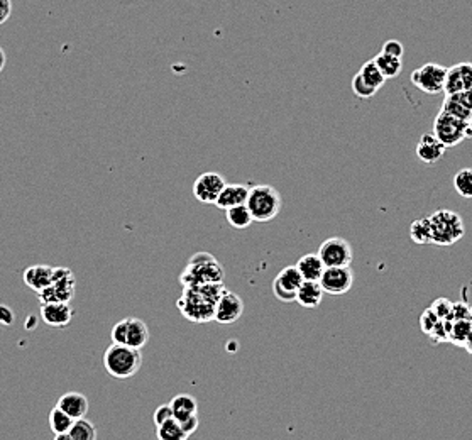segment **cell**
Returning a JSON list of instances; mask_svg holds the SVG:
<instances>
[{
  "label": "cell",
  "mask_w": 472,
  "mask_h": 440,
  "mask_svg": "<svg viewBox=\"0 0 472 440\" xmlns=\"http://www.w3.org/2000/svg\"><path fill=\"white\" fill-rule=\"evenodd\" d=\"M226 288L222 283H207V285L185 288V293L178 300V309L186 319L194 322H209L215 320V306Z\"/></svg>",
  "instance_id": "6da1fadb"
},
{
  "label": "cell",
  "mask_w": 472,
  "mask_h": 440,
  "mask_svg": "<svg viewBox=\"0 0 472 440\" xmlns=\"http://www.w3.org/2000/svg\"><path fill=\"white\" fill-rule=\"evenodd\" d=\"M104 366L112 378L129 379L143 366V354L141 349L112 342L104 354Z\"/></svg>",
  "instance_id": "7a4b0ae2"
},
{
  "label": "cell",
  "mask_w": 472,
  "mask_h": 440,
  "mask_svg": "<svg viewBox=\"0 0 472 440\" xmlns=\"http://www.w3.org/2000/svg\"><path fill=\"white\" fill-rule=\"evenodd\" d=\"M224 269L212 254L199 253L191 256L190 264L181 274V281L185 288L207 285V283H222Z\"/></svg>",
  "instance_id": "3957f363"
},
{
  "label": "cell",
  "mask_w": 472,
  "mask_h": 440,
  "mask_svg": "<svg viewBox=\"0 0 472 440\" xmlns=\"http://www.w3.org/2000/svg\"><path fill=\"white\" fill-rule=\"evenodd\" d=\"M246 205L253 214L254 222H269L278 217L283 207V199L274 186L256 185L251 188Z\"/></svg>",
  "instance_id": "277c9868"
},
{
  "label": "cell",
  "mask_w": 472,
  "mask_h": 440,
  "mask_svg": "<svg viewBox=\"0 0 472 440\" xmlns=\"http://www.w3.org/2000/svg\"><path fill=\"white\" fill-rule=\"evenodd\" d=\"M432 224V239L437 246H452L459 242L466 234L464 220L453 210H437L430 215Z\"/></svg>",
  "instance_id": "5b68a950"
},
{
  "label": "cell",
  "mask_w": 472,
  "mask_h": 440,
  "mask_svg": "<svg viewBox=\"0 0 472 440\" xmlns=\"http://www.w3.org/2000/svg\"><path fill=\"white\" fill-rule=\"evenodd\" d=\"M433 134L446 148H456L464 139L472 137V122H464L440 110L433 122Z\"/></svg>",
  "instance_id": "8992f818"
},
{
  "label": "cell",
  "mask_w": 472,
  "mask_h": 440,
  "mask_svg": "<svg viewBox=\"0 0 472 440\" xmlns=\"http://www.w3.org/2000/svg\"><path fill=\"white\" fill-rule=\"evenodd\" d=\"M447 70V66L437 65V63H427V65L416 68V70L411 73V84L423 91V94H442L443 86H446Z\"/></svg>",
  "instance_id": "52a82bcc"
},
{
  "label": "cell",
  "mask_w": 472,
  "mask_h": 440,
  "mask_svg": "<svg viewBox=\"0 0 472 440\" xmlns=\"http://www.w3.org/2000/svg\"><path fill=\"white\" fill-rule=\"evenodd\" d=\"M38 295L41 305L53 301H70L75 295V276L68 268H54L53 283Z\"/></svg>",
  "instance_id": "ba28073f"
},
{
  "label": "cell",
  "mask_w": 472,
  "mask_h": 440,
  "mask_svg": "<svg viewBox=\"0 0 472 440\" xmlns=\"http://www.w3.org/2000/svg\"><path fill=\"white\" fill-rule=\"evenodd\" d=\"M318 256L322 258L325 268H342V266H351L354 259V251L349 241L342 237H330L322 242Z\"/></svg>",
  "instance_id": "9c48e42d"
},
{
  "label": "cell",
  "mask_w": 472,
  "mask_h": 440,
  "mask_svg": "<svg viewBox=\"0 0 472 440\" xmlns=\"http://www.w3.org/2000/svg\"><path fill=\"white\" fill-rule=\"evenodd\" d=\"M303 276L298 271L296 266H288L281 269L273 281V293L281 301H296V293L303 285Z\"/></svg>",
  "instance_id": "30bf717a"
},
{
  "label": "cell",
  "mask_w": 472,
  "mask_h": 440,
  "mask_svg": "<svg viewBox=\"0 0 472 440\" xmlns=\"http://www.w3.org/2000/svg\"><path fill=\"white\" fill-rule=\"evenodd\" d=\"M226 185V180H224V176L219 175V173H201L194 183V196L200 204L215 205V201L219 200V196L222 194Z\"/></svg>",
  "instance_id": "8fae6325"
},
{
  "label": "cell",
  "mask_w": 472,
  "mask_h": 440,
  "mask_svg": "<svg viewBox=\"0 0 472 440\" xmlns=\"http://www.w3.org/2000/svg\"><path fill=\"white\" fill-rule=\"evenodd\" d=\"M320 285H322L323 291L328 293V295H346L352 285H354V273H352L351 266L325 268L322 278H320Z\"/></svg>",
  "instance_id": "7c38bea8"
},
{
  "label": "cell",
  "mask_w": 472,
  "mask_h": 440,
  "mask_svg": "<svg viewBox=\"0 0 472 440\" xmlns=\"http://www.w3.org/2000/svg\"><path fill=\"white\" fill-rule=\"evenodd\" d=\"M244 314V301L239 295L226 290L222 296L219 298L217 306H215V322L222 325H231L237 322Z\"/></svg>",
  "instance_id": "4fadbf2b"
},
{
  "label": "cell",
  "mask_w": 472,
  "mask_h": 440,
  "mask_svg": "<svg viewBox=\"0 0 472 440\" xmlns=\"http://www.w3.org/2000/svg\"><path fill=\"white\" fill-rule=\"evenodd\" d=\"M467 90H472V63H459L448 68L443 94L453 95Z\"/></svg>",
  "instance_id": "5bb4252c"
},
{
  "label": "cell",
  "mask_w": 472,
  "mask_h": 440,
  "mask_svg": "<svg viewBox=\"0 0 472 440\" xmlns=\"http://www.w3.org/2000/svg\"><path fill=\"white\" fill-rule=\"evenodd\" d=\"M75 317V310L70 301H53V304L41 305V319L49 327H66Z\"/></svg>",
  "instance_id": "9a60e30c"
},
{
  "label": "cell",
  "mask_w": 472,
  "mask_h": 440,
  "mask_svg": "<svg viewBox=\"0 0 472 440\" xmlns=\"http://www.w3.org/2000/svg\"><path fill=\"white\" fill-rule=\"evenodd\" d=\"M443 112L461 119L464 122H472V90L461 91V94L446 95L442 104Z\"/></svg>",
  "instance_id": "2e32d148"
},
{
  "label": "cell",
  "mask_w": 472,
  "mask_h": 440,
  "mask_svg": "<svg viewBox=\"0 0 472 440\" xmlns=\"http://www.w3.org/2000/svg\"><path fill=\"white\" fill-rule=\"evenodd\" d=\"M447 148L437 139L433 132L430 134H423L420 137L418 144H416V156L421 163L425 164H435L443 158Z\"/></svg>",
  "instance_id": "e0dca14e"
},
{
  "label": "cell",
  "mask_w": 472,
  "mask_h": 440,
  "mask_svg": "<svg viewBox=\"0 0 472 440\" xmlns=\"http://www.w3.org/2000/svg\"><path fill=\"white\" fill-rule=\"evenodd\" d=\"M54 268L46 264H34L24 271V283L31 290L41 293L53 283Z\"/></svg>",
  "instance_id": "ac0fdd59"
},
{
  "label": "cell",
  "mask_w": 472,
  "mask_h": 440,
  "mask_svg": "<svg viewBox=\"0 0 472 440\" xmlns=\"http://www.w3.org/2000/svg\"><path fill=\"white\" fill-rule=\"evenodd\" d=\"M249 191L251 188L246 185H241V183H232V185H226V188L220 194L219 200L215 201V205L220 210H229L232 207H237V205H246L247 199H249Z\"/></svg>",
  "instance_id": "d6986e66"
},
{
  "label": "cell",
  "mask_w": 472,
  "mask_h": 440,
  "mask_svg": "<svg viewBox=\"0 0 472 440\" xmlns=\"http://www.w3.org/2000/svg\"><path fill=\"white\" fill-rule=\"evenodd\" d=\"M56 405L61 408L63 411H66L71 419L80 420L85 419L86 411H89V398L78 391H68L59 398Z\"/></svg>",
  "instance_id": "ffe728a7"
},
{
  "label": "cell",
  "mask_w": 472,
  "mask_h": 440,
  "mask_svg": "<svg viewBox=\"0 0 472 440\" xmlns=\"http://www.w3.org/2000/svg\"><path fill=\"white\" fill-rule=\"evenodd\" d=\"M325 295L320 281H303L300 290L296 293V304L305 306V309H317L322 304Z\"/></svg>",
  "instance_id": "44dd1931"
},
{
  "label": "cell",
  "mask_w": 472,
  "mask_h": 440,
  "mask_svg": "<svg viewBox=\"0 0 472 440\" xmlns=\"http://www.w3.org/2000/svg\"><path fill=\"white\" fill-rule=\"evenodd\" d=\"M298 271L301 273L305 281H320L322 274L325 271V264L322 258L317 254H305L303 258L296 263Z\"/></svg>",
  "instance_id": "7402d4cb"
},
{
  "label": "cell",
  "mask_w": 472,
  "mask_h": 440,
  "mask_svg": "<svg viewBox=\"0 0 472 440\" xmlns=\"http://www.w3.org/2000/svg\"><path fill=\"white\" fill-rule=\"evenodd\" d=\"M148 342H149V329L144 320L129 317V330H127L126 346L134 347V349H143Z\"/></svg>",
  "instance_id": "603a6c76"
},
{
  "label": "cell",
  "mask_w": 472,
  "mask_h": 440,
  "mask_svg": "<svg viewBox=\"0 0 472 440\" xmlns=\"http://www.w3.org/2000/svg\"><path fill=\"white\" fill-rule=\"evenodd\" d=\"M169 405H171L175 420L178 421L185 420L191 415H196V410H199V403L191 395H176Z\"/></svg>",
  "instance_id": "cb8c5ba5"
},
{
  "label": "cell",
  "mask_w": 472,
  "mask_h": 440,
  "mask_svg": "<svg viewBox=\"0 0 472 440\" xmlns=\"http://www.w3.org/2000/svg\"><path fill=\"white\" fill-rule=\"evenodd\" d=\"M410 239L415 244H433L432 239V224L430 217L416 219L410 226Z\"/></svg>",
  "instance_id": "d4e9b609"
},
{
  "label": "cell",
  "mask_w": 472,
  "mask_h": 440,
  "mask_svg": "<svg viewBox=\"0 0 472 440\" xmlns=\"http://www.w3.org/2000/svg\"><path fill=\"white\" fill-rule=\"evenodd\" d=\"M226 219L229 226H232L234 229H239V231L247 229L254 222L253 214H251V210L247 209V205H237V207L226 210Z\"/></svg>",
  "instance_id": "484cf974"
},
{
  "label": "cell",
  "mask_w": 472,
  "mask_h": 440,
  "mask_svg": "<svg viewBox=\"0 0 472 440\" xmlns=\"http://www.w3.org/2000/svg\"><path fill=\"white\" fill-rule=\"evenodd\" d=\"M472 332V322L467 320H451L448 322V342L464 347L467 337Z\"/></svg>",
  "instance_id": "4316f807"
},
{
  "label": "cell",
  "mask_w": 472,
  "mask_h": 440,
  "mask_svg": "<svg viewBox=\"0 0 472 440\" xmlns=\"http://www.w3.org/2000/svg\"><path fill=\"white\" fill-rule=\"evenodd\" d=\"M374 63L378 65L379 71L383 73L386 78H396L400 75L401 70H403V61L401 58H395V56H389L386 53H379L374 56Z\"/></svg>",
  "instance_id": "83f0119b"
},
{
  "label": "cell",
  "mask_w": 472,
  "mask_h": 440,
  "mask_svg": "<svg viewBox=\"0 0 472 440\" xmlns=\"http://www.w3.org/2000/svg\"><path fill=\"white\" fill-rule=\"evenodd\" d=\"M75 424V419H71L66 411H63L58 405L53 408L51 414H49V427L54 432V435L58 434H70V430Z\"/></svg>",
  "instance_id": "f1b7e54d"
},
{
  "label": "cell",
  "mask_w": 472,
  "mask_h": 440,
  "mask_svg": "<svg viewBox=\"0 0 472 440\" xmlns=\"http://www.w3.org/2000/svg\"><path fill=\"white\" fill-rule=\"evenodd\" d=\"M359 75L363 76L371 86H374L376 90L383 89L384 84H386V80H388V78L384 76L381 71H379V68L374 63V59H371V61L364 63L363 68L359 70Z\"/></svg>",
  "instance_id": "f546056e"
},
{
  "label": "cell",
  "mask_w": 472,
  "mask_h": 440,
  "mask_svg": "<svg viewBox=\"0 0 472 440\" xmlns=\"http://www.w3.org/2000/svg\"><path fill=\"white\" fill-rule=\"evenodd\" d=\"M70 435L73 440H97V427L86 419L75 420Z\"/></svg>",
  "instance_id": "4dcf8cb0"
},
{
  "label": "cell",
  "mask_w": 472,
  "mask_h": 440,
  "mask_svg": "<svg viewBox=\"0 0 472 440\" xmlns=\"http://www.w3.org/2000/svg\"><path fill=\"white\" fill-rule=\"evenodd\" d=\"M156 429H158V440H186L190 437L175 419L168 420L166 424L161 425V427H156Z\"/></svg>",
  "instance_id": "1f68e13d"
},
{
  "label": "cell",
  "mask_w": 472,
  "mask_h": 440,
  "mask_svg": "<svg viewBox=\"0 0 472 440\" xmlns=\"http://www.w3.org/2000/svg\"><path fill=\"white\" fill-rule=\"evenodd\" d=\"M453 188L464 199H472V168H464L453 176Z\"/></svg>",
  "instance_id": "d6a6232c"
},
{
  "label": "cell",
  "mask_w": 472,
  "mask_h": 440,
  "mask_svg": "<svg viewBox=\"0 0 472 440\" xmlns=\"http://www.w3.org/2000/svg\"><path fill=\"white\" fill-rule=\"evenodd\" d=\"M352 91H354L356 97L359 99H371L378 94V90H376L374 86H371L359 73L352 78Z\"/></svg>",
  "instance_id": "836d02e7"
},
{
  "label": "cell",
  "mask_w": 472,
  "mask_h": 440,
  "mask_svg": "<svg viewBox=\"0 0 472 440\" xmlns=\"http://www.w3.org/2000/svg\"><path fill=\"white\" fill-rule=\"evenodd\" d=\"M430 310H432L440 320H453V304L451 300H447V298H437L432 306H430Z\"/></svg>",
  "instance_id": "e575fe53"
},
{
  "label": "cell",
  "mask_w": 472,
  "mask_h": 440,
  "mask_svg": "<svg viewBox=\"0 0 472 440\" xmlns=\"http://www.w3.org/2000/svg\"><path fill=\"white\" fill-rule=\"evenodd\" d=\"M127 330H129V319H124L114 325L110 337L114 344H127Z\"/></svg>",
  "instance_id": "d590c367"
},
{
  "label": "cell",
  "mask_w": 472,
  "mask_h": 440,
  "mask_svg": "<svg viewBox=\"0 0 472 440\" xmlns=\"http://www.w3.org/2000/svg\"><path fill=\"white\" fill-rule=\"evenodd\" d=\"M438 324H440V319L430 309L425 310L423 315L420 317V327H421V330H423V334H427V336H430V334L433 332L435 327H437Z\"/></svg>",
  "instance_id": "8d00e7d4"
},
{
  "label": "cell",
  "mask_w": 472,
  "mask_h": 440,
  "mask_svg": "<svg viewBox=\"0 0 472 440\" xmlns=\"http://www.w3.org/2000/svg\"><path fill=\"white\" fill-rule=\"evenodd\" d=\"M171 419H175V414H173L171 405H161V406L156 408V411L153 415L156 427H161L163 424H166V421L171 420Z\"/></svg>",
  "instance_id": "74e56055"
},
{
  "label": "cell",
  "mask_w": 472,
  "mask_h": 440,
  "mask_svg": "<svg viewBox=\"0 0 472 440\" xmlns=\"http://www.w3.org/2000/svg\"><path fill=\"white\" fill-rule=\"evenodd\" d=\"M383 53L389 54V56H395V58H403V54H405V48H403V44L400 41L396 39H388L386 43L383 44Z\"/></svg>",
  "instance_id": "f35d334b"
},
{
  "label": "cell",
  "mask_w": 472,
  "mask_h": 440,
  "mask_svg": "<svg viewBox=\"0 0 472 440\" xmlns=\"http://www.w3.org/2000/svg\"><path fill=\"white\" fill-rule=\"evenodd\" d=\"M452 315H453V320H467L471 317V306L466 305L464 301H457V304H453Z\"/></svg>",
  "instance_id": "ab89813d"
},
{
  "label": "cell",
  "mask_w": 472,
  "mask_h": 440,
  "mask_svg": "<svg viewBox=\"0 0 472 440\" xmlns=\"http://www.w3.org/2000/svg\"><path fill=\"white\" fill-rule=\"evenodd\" d=\"M14 320H16V315H14V311L11 306L7 305H0V325H6V327H11L14 324Z\"/></svg>",
  "instance_id": "60d3db41"
},
{
  "label": "cell",
  "mask_w": 472,
  "mask_h": 440,
  "mask_svg": "<svg viewBox=\"0 0 472 440\" xmlns=\"http://www.w3.org/2000/svg\"><path fill=\"white\" fill-rule=\"evenodd\" d=\"M176 421H178V420H176ZM178 424L181 425V429L185 430V432H186L188 435L195 434V430L199 429V415H191V416H188V419L181 420V421H178Z\"/></svg>",
  "instance_id": "b9f144b4"
},
{
  "label": "cell",
  "mask_w": 472,
  "mask_h": 440,
  "mask_svg": "<svg viewBox=\"0 0 472 440\" xmlns=\"http://www.w3.org/2000/svg\"><path fill=\"white\" fill-rule=\"evenodd\" d=\"M12 14V0H0V26L6 24Z\"/></svg>",
  "instance_id": "7bdbcfd3"
},
{
  "label": "cell",
  "mask_w": 472,
  "mask_h": 440,
  "mask_svg": "<svg viewBox=\"0 0 472 440\" xmlns=\"http://www.w3.org/2000/svg\"><path fill=\"white\" fill-rule=\"evenodd\" d=\"M6 61H7L6 53H4V49L0 48V73H2L4 68H6Z\"/></svg>",
  "instance_id": "ee69618b"
},
{
  "label": "cell",
  "mask_w": 472,
  "mask_h": 440,
  "mask_svg": "<svg viewBox=\"0 0 472 440\" xmlns=\"http://www.w3.org/2000/svg\"><path fill=\"white\" fill-rule=\"evenodd\" d=\"M464 349L469 352V354H472V332L469 334V337H467V341H466V346H464Z\"/></svg>",
  "instance_id": "f6af8a7d"
},
{
  "label": "cell",
  "mask_w": 472,
  "mask_h": 440,
  "mask_svg": "<svg viewBox=\"0 0 472 440\" xmlns=\"http://www.w3.org/2000/svg\"><path fill=\"white\" fill-rule=\"evenodd\" d=\"M53 440H73V437L70 434H58V435H54Z\"/></svg>",
  "instance_id": "bcb514c9"
},
{
  "label": "cell",
  "mask_w": 472,
  "mask_h": 440,
  "mask_svg": "<svg viewBox=\"0 0 472 440\" xmlns=\"http://www.w3.org/2000/svg\"><path fill=\"white\" fill-rule=\"evenodd\" d=\"M469 319H471V322H472V306H471V317Z\"/></svg>",
  "instance_id": "7dc6e473"
}]
</instances>
